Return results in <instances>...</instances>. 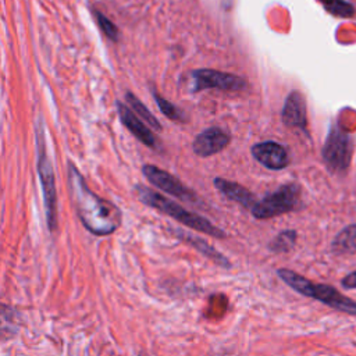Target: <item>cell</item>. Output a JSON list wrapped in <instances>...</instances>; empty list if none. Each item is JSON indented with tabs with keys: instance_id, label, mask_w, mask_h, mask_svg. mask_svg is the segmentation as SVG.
Listing matches in <instances>:
<instances>
[{
	"instance_id": "cell-14",
	"label": "cell",
	"mask_w": 356,
	"mask_h": 356,
	"mask_svg": "<svg viewBox=\"0 0 356 356\" xmlns=\"http://www.w3.org/2000/svg\"><path fill=\"white\" fill-rule=\"evenodd\" d=\"M331 252L339 256L356 253V224L346 225L335 235L331 242Z\"/></svg>"
},
{
	"instance_id": "cell-18",
	"label": "cell",
	"mask_w": 356,
	"mask_h": 356,
	"mask_svg": "<svg viewBox=\"0 0 356 356\" xmlns=\"http://www.w3.org/2000/svg\"><path fill=\"white\" fill-rule=\"evenodd\" d=\"M153 99L154 102L157 103V107L159 110L167 115L170 120H174V121H185V114L182 113V110H179L177 106H174L171 102L163 99L157 90L153 89Z\"/></svg>"
},
{
	"instance_id": "cell-7",
	"label": "cell",
	"mask_w": 356,
	"mask_h": 356,
	"mask_svg": "<svg viewBox=\"0 0 356 356\" xmlns=\"http://www.w3.org/2000/svg\"><path fill=\"white\" fill-rule=\"evenodd\" d=\"M189 76V90L192 93L204 89H221V90H243L246 88V81L234 74L221 72L209 68H200L191 71Z\"/></svg>"
},
{
	"instance_id": "cell-13",
	"label": "cell",
	"mask_w": 356,
	"mask_h": 356,
	"mask_svg": "<svg viewBox=\"0 0 356 356\" xmlns=\"http://www.w3.org/2000/svg\"><path fill=\"white\" fill-rule=\"evenodd\" d=\"M214 186L225 197L239 203L243 207L252 209L254 206V203L257 202L250 191H248L245 186H242L236 182H232V181H228V179H224V178H216L214 179Z\"/></svg>"
},
{
	"instance_id": "cell-12",
	"label": "cell",
	"mask_w": 356,
	"mask_h": 356,
	"mask_svg": "<svg viewBox=\"0 0 356 356\" xmlns=\"http://www.w3.org/2000/svg\"><path fill=\"white\" fill-rule=\"evenodd\" d=\"M282 121L286 127H295L306 129L307 114H306V102L300 92H291L284 103L282 108Z\"/></svg>"
},
{
	"instance_id": "cell-10",
	"label": "cell",
	"mask_w": 356,
	"mask_h": 356,
	"mask_svg": "<svg viewBox=\"0 0 356 356\" xmlns=\"http://www.w3.org/2000/svg\"><path fill=\"white\" fill-rule=\"evenodd\" d=\"M231 140L228 132L218 127H211L200 132L193 140V152L200 157H209L224 150Z\"/></svg>"
},
{
	"instance_id": "cell-9",
	"label": "cell",
	"mask_w": 356,
	"mask_h": 356,
	"mask_svg": "<svg viewBox=\"0 0 356 356\" xmlns=\"http://www.w3.org/2000/svg\"><path fill=\"white\" fill-rule=\"evenodd\" d=\"M252 156L268 170H282L289 163L286 149L282 145L273 140H266L253 145Z\"/></svg>"
},
{
	"instance_id": "cell-11",
	"label": "cell",
	"mask_w": 356,
	"mask_h": 356,
	"mask_svg": "<svg viewBox=\"0 0 356 356\" xmlns=\"http://www.w3.org/2000/svg\"><path fill=\"white\" fill-rule=\"evenodd\" d=\"M117 110L121 122L127 127V129L143 145L149 147H156V136L154 134L147 128V125L128 107L127 104L117 102Z\"/></svg>"
},
{
	"instance_id": "cell-17",
	"label": "cell",
	"mask_w": 356,
	"mask_h": 356,
	"mask_svg": "<svg viewBox=\"0 0 356 356\" xmlns=\"http://www.w3.org/2000/svg\"><path fill=\"white\" fill-rule=\"evenodd\" d=\"M296 231L293 229H285L282 232H280L270 243L268 248L270 250H273L274 253H284L288 252L293 248L295 242H296Z\"/></svg>"
},
{
	"instance_id": "cell-8",
	"label": "cell",
	"mask_w": 356,
	"mask_h": 356,
	"mask_svg": "<svg viewBox=\"0 0 356 356\" xmlns=\"http://www.w3.org/2000/svg\"><path fill=\"white\" fill-rule=\"evenodd\" d=\"M142 172L150 184L168 195H172L185 202H192L196 199V195L189 188H186L177 177L156 165L146 164L142 167Z\"/></svg>"
},
{
	"instance_id": "cell-3",
	"label": "cell",
	"mask_w": 356,
	"mask_h": 356,
	"mask_svg": "<svg viewBox=\"0 0 356 356\" xmlns=\"http://www.w3.org/2000/svg\"><path fill=\"white\" fill-rule=\"evenodd\" d=\"M136 195L139 197V200L143 203V204H147L170 217H172L174 220H177L178 222L195 229V231H199V232H203V234H207V235H211L214 238H224L225 236V232L222 229H220L218 227H216L214 224H211L209 220H206L204 217L196 214V213H192V211H188L186 209H184L182 206H179L178 203L164 197L163 195L157 193L156 191L147 188V186H142V185H138L136 186Z\"/></svg>"
},
{
	"instance_id": "cell-19",
	"label": "cell",
	"mask_w": 356,
	"mask_h": 356,
	"mask_svg": "<svg viewBox=\"0 0 356 356\" xmlns=\"http://www.w3.org/2000/svg\"><path fill=\"white\" fill-rule=\"evenodd\" d=\"M325 10L330 11L332 15L348 18L355 14V8L345 0H321Z\"/></svg>"
},
{
	"instance_id": "cell-20",
	"label": "cell",
	"mask_w": 356,
	"mask_h": 356,
	"mask_svg": "<svg viewBox=\"0 0 356 356\" xmlns=\"http://www.w3.org/2000/svg\"><path fill=\"white\" fill-rule=\"evenodd\" d=\"M92 13H93V15H95V18H96V21H97V24H99L102 32H103L110 40L117 42L120 33H118V28L115 26V24L111 22V21H110L103 13H100L99 10H95V8H93Z\"/></svg>"
},
{
	"instance_id": "cell-6",
	"label": "cell",
	"mask_w": 356,
	"mask_h": 356,
	"mask_svg": "<svg viewBox=\"0 0 356 356\" xmlns=\"http://www.w3.org/2000/svg\"><path fill=\"white\" fill-rule=\"evenodd\" d=\"M323 159L327 167L335 172L348 170L352 159V139L339 127H332L323 146Z\"/></svg>"
},
{
	"instance_id": "cell-22",
	"label": "cell",
	"mask_w": 356,
	"mask_h": 356,
	"mask_svg": "<svg viewBox=\"0 0 356 356\" xmlns=\"http://www.w3.org/2000/svg\"><path fill=\"white\" fill-rule=\"evenodd\" d=\"M139 356H145V355H139Z\"/></svg>"
},
{
	"instance_id": "cell-1",
	"label": "cell",
	"mask_w": 356,
	"mask_h": 356,
	"mask_svg": "<svg viewBox=\"0 0 356 356\" xmlns=\"http://www.w3.org/2000/svg\"><path fill=\"white\" fill-rule=\"evenodd\" d=\"M68 182L76 213L82 224L93 235H110L121 224L120 209L95 195L72 163H68Z\"/></svg>"
},
{
	"instance_id": "cell-5",
	"label": "cell",
	"mask_w": 356,
	"mask_h": 356,
	"mask_svg": "<svg viewBox=\"0 0 356 356\" xmlns=\"http://www.w3.org/2000/svg\"><path fill=\"white\" fill-rule=\"evenodd\" d=\"M300 189L296 184H286L257 200L250 209L253 217L259 220L273 218L288 211H292L299 204Z\"/></svg>"
},
{
	"instance_id": "cell-2",
	"label": "cell",
	"mask_w": 356,
	"mask_h": 356,
	"mask_svg": "<svg viewBox=\"0 0 356 356\" xmlns=\"http://www.w3.org/2000/svg\"><path fill=\"white\" fill-rule=\"evenodd\" d=\"M277 275L298 293L307 298H313L338 312L356 316V300L348 298L335 286L328 284L312 282L306 277L288 268H280L277 271Z\"/></svg>"
},
{
	"instance_id": "cell-16",
	"label": "cell",
	"mask_w": 356,
	"mask_h": 356,
	"mask_svg": "<svg viewBox=\"0 0 356 356\" xmlns=\"http://www.w3.org/2000/svg\"><path fill=\"white\" fill-rule=\"evenodd\" d=\"M125 100H127L128 106H131V110H132L136 115H139V117L142 118V121H145V122H146L149 127H152L153 129L161 131V124L156 120V117L150 113V110H149L134 93L128 92V93L125 95Z\"/></svg>"
},
{
	"instance_id": "cell-4",
	"label": "cell",
	"mask_w": 356,
	"mask_h": 356,
	"mask_svg": "<svg viewBox=\"0 0 356 356\" xmlns=\"http://www.w3.org/2000/svg\"><path fill=\"white\" fill-rule=\"evenodd\" d=\"M36 149H38V172L40 178V185L43 191L46 220L50 231H54L57 227V192H56V179L53 164L49 159L44 142V131L40 124V120L36 125Z\"/></svg>"
},
{
	"instance_id": "cell-21",
	"label": "cell",
	"mask_w": 356,
	"mask_h": 356,
	"mask_svg": "<svg viewBox=\"0 0 356 356\" xmlns=\"http://www.w3.org/2000/svg\"><path fill=\"white\" fill-rule=\"evenodd\" d=\"M342 286L346 289H356V271H352L349 274H346L342 281H341Z\"/></svg>"
},
{
	"instance_id": "cell-15",
	"label": "cell",
	"mask_w": 356,
	"mask_h": 356,
	"mask_svg": "<svg viewBox=\"0 0 356 356\" xmlns=\"http://www.w3.org/2000/svg\"><path fill=\"white\" fill-rule=\"evenodd\" d=\"M178 235L185 242L192 245L196 250H199L202 254H204L206 257L211 259L214 263H217V264H220L222 267H229V261L220 252H217L214 248H211L204 239H200L199 236H195V235H191V234H185L182 231H178Z\"/></svg>"
}]
</instances>
